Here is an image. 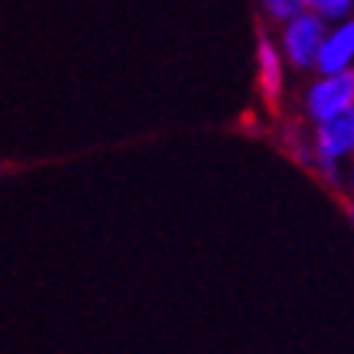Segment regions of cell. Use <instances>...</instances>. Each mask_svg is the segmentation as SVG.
Returning a JSON list of instances; mask_svg holds the SVG:
<instances>
[{"instance_id": "1", "label": "cell", "mask_w": 354, "mask_h": 354, "mask_svg": "<svg viewBox=\"0 0 354 354\" xmlns=\"http://www.w3.org/2000/svg\"><path fill=\"white\" fill-rule=\"evenodd\" d=\"M299 162H306L312 172L322 176V183L342 192L344 189V172L354 162V118H342L312 124L309 130H299V140L292 143Z\"/></svg>"}, {"instance_id": "2", "label": "cell", "mask_w": 354, "mask_h": 354, "mask_svg": "<svg viewBox=\"0 0 354 354\" xmlns=\"http://www.w3.org/2000/svg\"><path fill=\"white\" fill-rule=\"evenodd\" d=\"M354 108V72H312L296 95V111L306 127L351 114Z\"/></svg>"}, {"instance_id": "3", "label": "cell", "mask_w": 354, "mask_h": 354, "mask_svg": "<svg viewBox=\"0 0 354 354\" xmlns=\"http://www.w3.org/2000/svg\"><path fill=\"white\" fill-rule=\"evenodd\" d=\"M325 30H328V23L312 10H299L292 20H286L283 26L273 30V39H277L279 53L290 65V72H296V75H312L315 72Z\"/></svg>"}, {"instance_id": "4", "label": "cell", "mask_w": 354, "mask_h": 354, "mask_svg": "<svg viewBox=\"0 0 354 354\" xmlns=\"http://www.w3.org/2000/svg\"><path fill=\"white\" fill-rule=\"evenodd\" d=\"M254 75H257V91L263 97L267 108H283L286 101V91H290V65L279 53L273 32H260L257 43H254Z\"/></svg>"}, {"instance_id": "5", "label": "cell", "mask_w": 354, "mask_h": 354, "mask_svg": "<svg viewBox=\"0 0 354 354\" xmlns=\"http://www.w3.org/2000/svg\"><path fill=\"white\" fill-rule=\"evenodd\" d=\"M315 72H354V13L328 23Z\"/></svg>"}, {"instance_id": "6", "label": "cell", "mask_w": 354, "mask_h": 354, "mask_svg": "<svg viewBox=\"0 0 354 354\" xmlns=\"http://www.w3.org/2000/svg\"><path fill=\"white\" fill-rule=\"evenodd\" d=\"M257 10L267 20V26L277 30L286 20H292L299 10H306V7H302V0H257Z\"/></svg>"}, {"instance_id": "7", "label": "cell", "mask_w": 354, "mask_h": 354, "mask_svg": "<svg viewBox=\"0 0 354 354\" xmlns=\"http://www.w3.org/2000/svg\"><path fill=\"white\" fill-rule=\"evenodd\" d=\"M302 7L312 13H319L325 23L344 20L354 13V0H302Z\"/></svg>"}, {"instance_id": "8", "label": "cell", "mask_w": 354, "mask_h": 354, "mask_svg": "<svg viewBox=\"0 0 354 354\" xmlns=\"http://www.w3.org/2000/svg\"><path fill=\"white\" fill-rule=\"evenodd\" d=\"M344 195H354V162L348 166V172H344V189H342Z\"/></svg>"}, {"instance_id": "9", "label": "cell", "mask_w": 354, "mask_h": 354, "mask_svg": "<svg viewBox=\"0 0 354 354\" xmlns=\"http://www.w3.org/2000/svg\"><path fill=\"white\" fill-rule=\"evenodd\" d=\"M344 208H348V218H351V225H354V195L344 198Z\"/></svg>"}, {"instance_id": "10", "label": "cell", "mask_w": 354, "mask_h": 354, "mask_svg": "<svg viewBox=\"0 0 354 354\" xmlns=\"http://www.w3.org/2000/svg\"><path fill=\"white\" fill-rule=\"evenodd\" d=\"M3 172H7V166H3V162H0V176H3Z\"/></svg>"}, {"instance_id": "11", "label": "cell", "mask_w": 354, "mask_h": 354, "mask_svg": "<svg viewBox=\"0 0 354 354\" xmlns=\"http://www.w3.org/2000/svg\"><path fill=\"white\" fill-rule=\"evenodd\" d=\"M351 118H354V108H351Z\"/></svg>"}]
</instances>
